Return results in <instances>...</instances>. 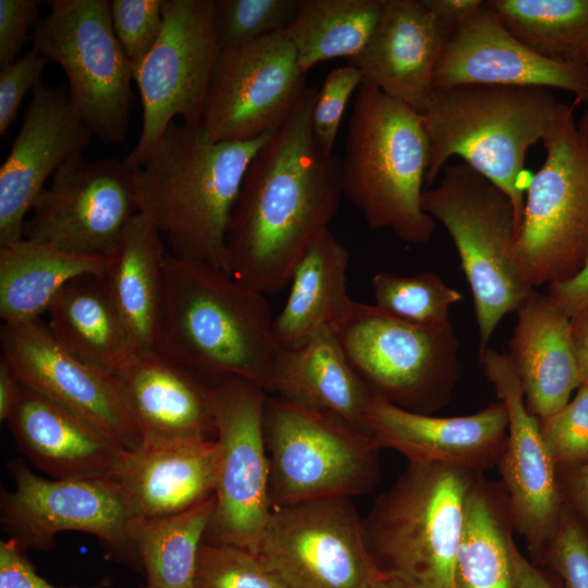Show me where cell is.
Returning <instances> with one entry per match:
<instances>
[{
	"label": "cell",
	"instance_id": "obj_9",
	"mask_svg": "<svg viewBox=\"0 0 588 588\" xmlns=\"http://www.w3.org/2000/svg\"><path fill=\"white\" fill-rule=\"evenodd\" d=\"M516 241L519 271L532 289L575 277L588 257V137L568 105L542 139Z\"/></svg>",
	"mask_w": 588,
	"mask_h": 588
},
{
	"label": "cell",
	"instance_id": "obj_35",
	"mask_svg": "<svg viewBox=\"0 0 588 588\" xmlns=\"http://www.w3.org/2000/svg\"><path fill=\"white\" fill-rule=\"evenodd\" d=\"M215 510V495L181 513L131 518L127 532L143 566V588H194L199 547Z\"/></svg>",
	"mask_w": 588,
	"mask_h": 588
},
{
	"label": "cell",
	"instance_id": "obj_15",
	"mask_svg": "<svg viewBox=\"0 0 588 588\" xmlns=\"http://www.w3.org/2000/svg\"><path fill=\"white\" fill-rule=\"evenodd\" d=\"M257 554L287 588H370L382 575L348 498L273 507Z\"/></svg>",
	"mask_w": 588,
	"mask_h": 588
},
{
	"label": "cell",
	"instance_id": "obj_26",
	"mask_svg": "<svg viewBox=\"0 0 588 588\" xmlns=\"http://www.w3.org/2000/svg\"><path fill=\"white\" fill-rule=\"evenodd\" d=\"M219 467L216 439L143 444L115 479L132 518L186 511L215 495Z\"/></svg>",
	"mask_w": 588,
	"mask_h": 588
},
{
	"label": "cell",
	"instance_id": "obj_24",
	"mask_svg": "<svg viewBox=\"0 0 588 588\" xmlns=\"http://www.w3.org/2000/svg\"><path fill=\"white\" fill-rule=\"evenodd\" d=\"M7 425L23 458L53 479H117L131 454L23 382Z\"/></svg>",
	"mask_w": 588,
	"mask_h": 588
},
{
	"label": "cell",
	"instance_id": "obj_8",
	"mask_svg": "<svg viewBox=\"0 0 588 588\" xmlns=\"http://www.w3.org/2000/svg\"><path fill=\"white\" fill-rule=\"evenodd\" d=\"M264 433L271 506L348 498L380 479L375 440L341 416L267 394Z\"/></svg>",
	"mask_w": 588,
	"mask_h": 588
},
{
	"label": "cell",
	"instance_id": "obj_40",
	"mask_svg": "<svg viewBox=\"0 0 588 588\" xmlns=\"http://www.w3.org/2000/svg\"><path fill=\"white\" fill-rule=\"evenodd\" d=\"M539 421L556 467L588 462V385L581 384L565 406Z\"/></svg>",
	"mask_w": 588,
	"mask_h": 588
},
{
	"label": "cell",
	"instance_id": "obj_45",
	"mask_svg": "<svg viewBox=\"0 0 588 588\" xmlns=\"http://www.w3.org/2000/svg\"><path fill=\"white\" fill-rule=\"evenodd\" d=\"M39 20V1L0 0V68L20 57L28 34Z\"/></svg>",
	"mask_w": 588,
	"mask_h": 588
},
{
	"label": "cell",
	"instance_id": "obj_7",
	"mask_svg": "<svg viewBox=\"0 0 588 588\" xmlns=\"http://www.w3.org/2000/svg\"><path fill=\"white\" fill-rule=\"evenodd\" d=\"M442 171L437 185L422 192L421 206L456 247L473 294L481 355L500 321L535 289L517 265L518 228L509 196L464 162Z\"/></svg>",
	"mask_w": 588,
	"mask_h": 588
},
{
	"label": "cell",
	"instance_id": "obj_28",
	"mask_svg": "<svg viewBox=\"0 0 588 588\" xmlns=\"http://www.w3.org/2000/svg\"><path fill=\"white\" fill-rule=\"evenodd\" d=\"M289 402L332 412L365 431L372 393L354 370L333 329L296 348H280L270 392Z\"/></svg>",
	"mask_w": 588,
	"mask_h": 588
},
{
	"label": "cell",
	"instance_id": "obj_52",
	"mask_svg": "<svg viewBox=\"0 0 588 588\" xmlns=\"http://www.w3.org/2000/svg\"><path fill=\"white\" fill-rule=\"evenodd\" d=\"M21 380L10 362L0 355V420L7 422L16 403Z\"/></svg>",
	"mask_w": 588,
	"mask_h": 588
},
{
	"label": "cell",
	"instance_id": "obj_36",
	"mask_svg": "<svg viewBox=\"0 0 588 588\" xmlns=\"http://www.w3.org/2000/svg\"><path fill=\"white\" fill-rule=\"evenodd\" d=\"M504 27L539 56L588 66V0H487Z\"/></svg>",
	"mask_w": 588,
	"mask_h": 588
},
{
	"label": "cell",
	"instance_id": "obj_50",
	"mask_svg": "<svg viewBox=\"0 0 588 588\" xmlns=\"http://www.w3.org/2000/svg\"><path fill=\"white\" fill-rule=\"evenodd\" d=\"M569 318L572 340L581 384L588 385V306Z\"/></svg>",
	"mask_w": 588,
	"mask_h": 588
},
{
	"label": "cell",
	"instance_id": "obj_27",
	"mask_svg": "<svg viewBox=\"0 0 588 588\" xmlns=\"http://www.w3.org/2000/svg\"><path fill=\"white\" fill-rule=\"evenodd\" d=\"M510 353L528 409L543 419L567 404L581 385L571 318L547 294L534 290L516 309Z\"/></svg>",
	"mask_w": 588,
	"mask_h": 588
},
{
	"label": "cell",
	"instance_id": "obj_14",
	"mask_svg": "<svg viewBox=\"0 0 588 588\" xmlns=\"http://www.w3.org/2000/svg\"><path fill=\"white\" fill-rule=\"evenodd\" d=\"M213 0H164L159 39L134 73L142 102V128L123 159L140 168L176 117L200 125L213 65L220 52L213 30Z\"/></svg>",
	"mask_w": 588,
	"mask_h": 588
},
{
	"label": "cell",
	"instance_id": "obj_34",
	"mask_svg": "<svg viewBox=\"0 0 588 588\" xmlns=\"http://www.w3.org/2000/svg\"><path fill=\"white\" fill-rule=\"evenodd\" d=\"M382 0H298L284 30L299 71L338 58L350 60L366 47L378 23Z\"/></svg>",
	"mask_w": 588,
	"mask_h": 588
},
{
	"label": "cell",
	"instance_id": "obj_16",
	"mask_svg": "<svg viewBox=\"0 0 588 588\" xmlns=\"http://www.w3.org/2000/svg\"><path fill=\"white\" fill-rule=\"evenodd\" d=\"M29 213L23 240L109 257L138 213L133 171L114 158L73 157L54 172Z\"/></svg>",
	"mask_w": 588,
	"mask_h": 588
},
{
	"label": "cell",
	"instance_id": "obj_37",
	"mask_svg": "<svg viewBox=\"0 0 588 588\" xmlns=\"http://www.w3.org/2000/svg\"><path fill=\"white\" fill-rule=\"evenodd\" d=\"M375 306L400 320L418 326L450 323V307L462 294L433 272L399 274L379 271L371 278Z\"/></svg>",
	"mask_w": 588,
	"mask_h": 588
},
{
	"label": "cell",
	"instance_id": "obj_19",
	"mask_svg": "<svg viewBox=\"0 0 588 588\" xmlns=\"http://www.w3.org/2000/svg\"><path fill=\"white\" fill-rule=\"evenodd\" d=\"M1 354L21 382L87 420L130 452L143 445L117 377L65 350L40 318L2 323Z\"/></svg>",
	"mask_w": 588,
	"mask_h": 588
},
{
	"label": "cell",
	"instance_id": "obj_54",
	"mask_svg": "<svg viewBox=\"0 0 588 588\" xmlns=\"http://www.w3.org/2000/svg\"><path fill=\"white\" fill-rule=\"evenodd\" d=\"M579 132L588 137V103L586 105V110L579 121L577 122Z\"/></svg>",
	"mask_w": 588,
	"mask_h": 588
},
{
	"label": "cell",
	"instance_id": "obj_47",
	"mask_svg": "<svg viewBox=\"0 0 588 588\" xmlns=\"http://www.w3.org/2000/svg\"><path fill=\"white\" fill-rule=\"evenodd\" d=\"M556 468L563 501L588 532V462Z\"/></svg>",
	"mask_w": 588,
	"mask_h": 588
},
{
	"label": "cell",
	"instance_id": "obj_4",
	"mask_svg": "<svg viewBox=\"0 0 588 588\" xmlns=\"http://www.w3.org/2000/svg\"><path fill=\"white\" fill-rule=\"evenodd\" d=\"M567 106L544 87L460 85L434 89L422 113L430 145L425 188L432 186L448 160L457 156L509 196L519 229L531 179L524 167L527 150L542 142Z\"/></svg>",
	"mask_w": 588,
	"mask_h": 588
},
{
	"label": "cell",
	"instance_id": "obj_44",
	"mask_svg": "<svg viewBox=\"0 0 588 588\" xmlns=\"http://www.w3.org/2000/svg\"><path fill=\"white\" fill-rule=\"evenodd\" d=\"M49 61L33 47L0 71V136L16 118L25 95L41 81Z\"/></svg>",
	"mask_w": 588,
	"mask_h": 588
},
{
	"label": "cell",
	"instance_id": "obj_17",
	"mask_svg": "<svg viewBox=\"0 0 588 588\" xmlns=\"http://www.w3.org/2000/svg\"><path fill=\"white\" fill-rule=\"evenodd\" d=\"M284 32L220 50L200 127L215 142H250L275 132L307 89Z\"/></svg>",
	"mask_w": 588,
	"mask_h": 588
},
{
	"label": "cell",
	"instance_id": "obj_11",
	"mask_svg": "<svg viewBox=\"0 0 588 588\" xmlns=\"http://www.w3.org/2000/svg\"><path fill=\"white\" fill-rule=\"evenodd\" d=\"M334 331L372 395L420 414H432L450 401L461 376L460 343L451 322L418 326L373 304L354 302Z\"/></svg>",
	"mask_w": 588,
	"mask_h": 588
},
{
	"label": "cell",
	"instance_id": "obj_46",
	"mask_svg": "<svg viewBox=\"0 0 588 588\" xmlns=\"http://www.w3.org/2000/svg\"><path fill=\"white\" fill-rule=\"evenodd\" d=\"M110 583L105 577L93 586H54L37 574L26 551L13 539L0 541V588H106Z\"/></svg>",
	"mask_w": 588,
	"mask_h": 588
},
{
	"label": "cell",
	"instance_id": "obj_42",
	"mask_svg": "<svg viewBox=\"0 0 588 588\" xmlns=\"http://www.w3.org/2000/svg\"><path fill=\"white\" fill-rule=\"evenodd\" d=\"M544 563L564 588H588V532L565 503Z\"/></svg>",
	"mask_w": 588,
	"mask_h": 588
},
{
	"label": "cell",
	"instance_id": "obj_5",
	"mask_svg": "<svg viewBox=\"0 0 588 588\" xmlns=\"http://www.w3.org/2000/svg\"><path fill=\"white\" fill-rule=\"evenodd\" d=\"M429 161L422 114L360 84L341 159V184L370 229H390L407 244L430 241L436 224L421 206Z\"/></svg>",
	"mask_w": 588,
	"mask_h": 588
},
{
	"label": "cell",
	"instance_id": "obj_30",
	"mask_svg": "<svg viewBox=\"0 0 588 588\" xmlns=\"http://www.w3.org/2000/svg\"><path fill=\"white\" fill-rule=\"evenodd\" d=\"M163 240L159 231L137 213L108 257L103 277L135 352L157 350L169 253Z\"/></svg>",
	"mask_w": 588,
	"mask_h": 588
},
{
	"label": "cell",
	"instance_id": "obj_3",
	"mask_svg": "<svg viewBox=\"0 0 588 588\" xmlns=\"http://www.w3.org/2000/svg\"><path fill=\"white\" fill-rule=\"evenodd\" d=\"M157 350L208 379L243 378L269 393L280 347L265 294L168 253Z\"/></svg>",
	"mask_w": 588,
	"mask_h": 588
},
{
	"label": "cell",
	"instance_id": "obj_38",
	"mask_svg": "<svg viewBox=\"0 0 588 588\" xmlns=\"http://www.w3.org/2000/svg\"><path fill=\"white\" fill-rule=\"evenodd\" d=\"M298 0H213V30L220 50L284 32Z\"/></svg>",
	"mask_w": 588,
	"mask_h": 588
},
{
	"label": "cell",
	"instance_id": "obj_29",
	"mask_svg": "<svg viewBox=\"0 0 588 588\" xmlns=\"http://www.w3.org/2000/svg\"><path fill=\"white\" fill-rule=\"evenodd\" d=\"M350 254L328 229L299 257L286 302L273 319L280 348H296L326 329L335 330L354 301L347 292Z\"/></svg>",
	"mask_w": 588,
	"mask_h": 588
},
{
	"label": "cell",
	"instance_id": "obj_1",
	"mask_svg": "<svg viewBox=\"0 0 588 588\" xmlns=\"http://www.w3.org/2000/svg\"><path fill=\"white\" fill-rule=\"evenodd\" d=\"M318 89L308 87L244 175L226 230L229 273L262 294L289 284L303 253L324 232L341 200V159L315 136Z\"/></svg>",
	"mask_w": 588,
	"mask_h": 588
},
{
	"label": "cell",
	"instance_id": "obj_48",
	"mask_svg": "<svg viewBox=\"0 0 588 588\" xmlns=\"http://www.w3.org/2000/svg\"><path fill=\"white\" fill-rule=\"evenodd\" d=\"M547 295L572 317L588 306V257L581 270L573 278L551 284Z\"/></svg>",
	"mask_w": 588,
	"mask_h": 588
},
{
	"label": "cell",
	"instance_id": "obj_23",
	"mask_svg": "<svg viewBox=\"0 0 588 588\" xmlns=\"http://www.w3.org/2000/svg\"><path fill=\"white\" fill-rule=\"evenodd\" d=\"M452 35L422 0H382L366 47L347 60L372 86L425 113L434 94L433 74Z\"/></svg>",
	"mask_w": 588,
	"mask_h": 588
},
{
	"label": "cell",
	"instance_id": "obj_25",
	"mask_svg": "<svg viewBox=\"0 0 588 588\" xmlns=\"http://www.w3.org/2000/svg\"><path fill=\"white\" fill-rule=\"evenodd\" d=\"M143 444L216 439L212 380L155 350L114 375Z\"/></svg>",
	"mask_w": 588,
	"mask_h": 588
},
{
	"label": "cell",
	"instance_id": "obj_43",
	"mask_svg": "<svg viewBox=\"0 0 588 588\" xmlns=\"http://www.w3.org/2000/svg\"><path fill=\"white\" fill-rule=\"evenodd\" d=\"M363 79L359 70L351 64L332 70L318 89L313 109V128L322 149L333 154L346 105Z\"/></svg>",
	"mask_w": 588,
	"mask_h": 588
},
{
	"label": "cell",
	"instance_id": "obj_10",
	"mask_svg": "<svg viewBox=\"0 0 588 588\" xmlns=\"http://www.w3.org/2000/svg\"><path fill=\"white\" fill-rule=\"evenodd\" d=\"M29 38L68 79L70 103L106 145L122 144L134 101V69L113 32L108 0H51Z\"/></svg>",
	"mask_w": 588,
	"mask_h": 588
},
{
	"label": "cell",
	"instance_id": "obj_13",
	"mask_svg": "<svg viewBox=\"0 0 588 588\" xmlns=\"http://www.w3.org/2000/svg\"><path fill=\"white\" fill-rule=\"evenodd\" d=\"M212 393L219 467L215 510L204 541L257 553L272 511L264 433L268 393L237 377L213 379Z\"/></svg>",
	"mask_w": 588,
	"mask_h": 588
},
{
	"label": "cell",
	"instance_id": "obj_2",
	"mask_svg": "<svg viewBox=\"0 0 588 588\" xmlns=\"http://www.w3.org/2000/svg\"><path fill=\"white\" fill-rule=\"evenodd\" d=\"M271 135L215 142L199 125L170 123L133 181L138 213L159 231L171 255L229 272L230 216L248 166Z\"/></svg>",
	"mask_w": 588,
	"mask_h": 588
},
{
	"label": "cell",
	"instance_id": "obj_39",
	"mask_svg": "<svg viewBox=\"0 0 588 588\" xmlns=\"http://www.w3.org/2000/svg\"><path fill=\"white\" fill-rule=\"evenodd\" d=\"M194 588H287L259 554L247 549L203 541Z\"/></svg>",
	"mask_w": 588,
	"mask_h": 588
},
{
	"label": "cell",
	"instance_id": "obj_6",
	"mask_svg": "<svg viewBox=\"0 0 588 588\" xmlns=\"http://www.w3.org/2000/svg\"><path fill=\"white\" fill-rule=\"evenodd\" d=\"M479 474L408 463L363 519L366 544L380 572L412 588H455L466 500Z\"/></svg>",
	"mask_w": 588,
	"mask_h": 588
},
{
	"label": "cell",
	"instance_id": "obj_41",
	"mask_svg": "<svg viewBox=\"0 0 588 588\" xmlns=\"http://www.w3.org/2000/svg\"><path fill=\"white\" fill-rule=\"evenodd\" d=\"M115 37L134 73L160 37L164 0H109Z\"/></svg>",
	"mask_w": 588,
	"mask_h": 588
},
{
	"label": "cell",
	"instance_id": "obj_20",
	"mask_svg": "<svg viewBox=\"0 0 588 588\" xmlns=\"http://www.w3.org/2000/svg\"><path fill=\"white\" fill-rule=\"evenodd\" d=\"M94 137L68 91L40 81L0 168V246L23 240V229L48 177L83 154Z\"/></svg>",
	"mask_w": 588,
	"mask_h": 588
},
{
	"label": "cell",
	"instance_id": "obj_51",
	"mask_svg": "<svg viewBox=\"0 0 588 588\" xmlns=\"http://www.w3.org/2000/svg\"><path fill=\"white\" fill-rule=\"evenodd\" d=\"M513 588H558L536 564L526 559L518 548L514 549Z\"/></svg>",
	"mask_w": 588,
	"mask_h": 588
},
{
	"label": "cell",
	"instance_id": "obj_33",
	"mask_svg": "<svg viewBox=\"0 0 588 588\" xmlns=\"http://www.w3.org/2000/svg\"><path fill=\"white\" fill-rule=\"evenodd\" d=\"M507 501L479 474L467 495L455 588H513L514 549Z\"/></svg>",
	"mask_w": 588,
	"mask_h": 588
},
{
	"label": "cell",
	"instance_id": "obj_22",
	"mask_svg": "<svg viewBox=\"0 0 588 588\" xmlns=\"http://www.w3.org/2000/svg\"><path fill=\"white\" fill-rule=\"evenodd\" d=\"M364 427L380 449H392L408 463L481 473L500 462L507 438V413L499 400L470 415L439 417L372 395Z\"/></svg>",
	"mask_w": 588,
	"mask_h": 588
},
{
	"label": "cell",
	"instance_id": "obj_18",
	"mask_svg": "<svg viewBox=\"0 0 588 588\" xmlns=\"http://www.w3.org/2000/svg\"><path fill=\"white\" fill-rule=\"evenodd\" d=\"M479 360L507 413L506 444L498 465L512 526L534 561L544 563L564 506L558 468L544 444L540 421L526 405L509 354L488 347Z\"/></svg>",
	"mask_w": 588,
	"mask_h": 588
},
{
	"label": "cell",
	"instance_id": "obj_31",
	"mask_svg": "<svg viewBox=\"0 0 588 588\" xmlns=\"http://www.w3.org/2000/svg\"><path fill=\"white\" fill-rule=\"evenodd\" d=\"M47 315L50 332L65 350L112 375L135 354L103 274L86 273L70 281Z\"/></svg>",
	"mask_w": 588,
	"mask_h": 588
},
{
	"label": "cell",
	"instance_id": "obj_49",
	"mask_svg": "<svg viewBox=\"0 0 588 588\" xmlns=\"http://www.w3.org/2000/svg\"><path fill=\"white\" fill-rule=\"evenodd\" d=\"M443 27L453 35L483 5V0H422Z\"/></svg>",
	"mask_w": 588,
	"mask_h": 588
},
{
	"label": "cell",
	"instance_id": "obj_53",
	"mask_svg": "<svg viewBox=\"0 0 588 588\" xmlns=\"http://www.w3.org/2000/svg\"><path fill=\"white\" fill-rule=\"evenodd\" d=\"M370 588H412V587L395 576L382 573L380 578Z\"/></svg>",
	"mask_w": 588,
	"mask_h": 588
},
{
	"label": "cell",
	"instance_id": "obj_12",
	"mask_svg": "<svg viewBox=\"0 0 588 588\" xmlns=\"http://www.w3.org/2000/svg\"><path fill=\"white\" fill-rule=\"evenodd\" d=\"M7 469L15 488H1L0 525L22 549L49 551L60 532H87L110 560L143 573L127 532L132 517L115 479H47L23 457L10 458Z\"/></svg>",
	"mask_w": 588,
	"mask_h": 588
},
{
	"label": "cell",
	"instance_id": "obj_32",
	"mask_svg": "<svg viewBox=\"0 0 588 588\" xmlns=\"http://www.w3.org/2000/svg\"><path fill=\"white\" fill-rule=\"evenodd\" d=\"M109 258L78 255L26 240L0 246V318L3 323L40 318L73 279L105 274Z\"/></svg>",
	"mask_w": 588,
	"mask_h": 588
},
{
	"label": "cell",
	"instance_id": "obj_21",
	"mask_svg": "<svg viewBox=\"0 0 588 588\" xmlns=\"http://www.w3.org/2000/svg\"><path fill=\"white\" fill-rule=\"evenodd\" d=\"M460 85L535 86L588 103V66L548 60L519 41L483 5L449 38L433 74L434 89Z\"/></svg>",
	"mask_w": 588,
	"mask_h": 588
}]
</instances>
